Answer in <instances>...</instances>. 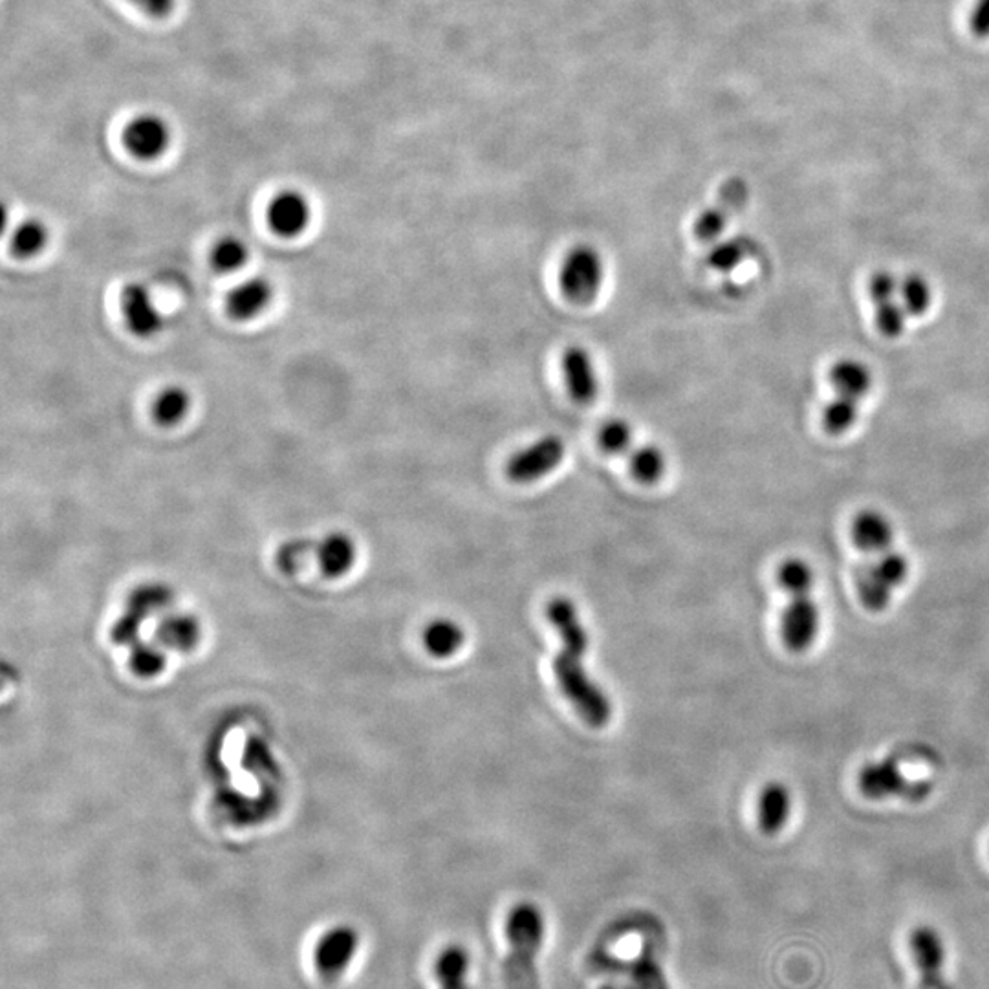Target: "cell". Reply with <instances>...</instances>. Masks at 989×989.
I'll return each instance as SVG.
<instances>
[{
  "mask_svg": "<svg viewBox=\"0 0 989 989\" xmlns=\"http://www.w3.org/2000/svg\"><path fill=\"white\" fill-rule=\"evenodd\" d=\"M546 614L563 641V649L554 660V674L562 693L590 728H605L612 717V704L609 694L594 682L583 666L590 636L583 627L576 604L568 598H554Z\"/></svg>",
  "mask_w": 989,
  "mask_h": 989,
  "instance_id": "obj_1",
  "label": "cell"
},
{
  "mask_svg": "<svg viewBox=\"0 0 989 989\" xmlns=\"http://www.w3.org/2000/svg\"><path fill=\"white\" fill-rule=\"evenodd\" d=\"M777 581L784 593L790 596H804L814 593L815 571L808 562L801 557H790L781 563Z\"/></svg>",
  "mask_w": 989,
  "mask_h": 989,
  "instance_id": "obj_27",
  "label": "cell"
},
{
  "mask_svg": "<svg viewBox=\"0 0 989 989\" xmlns=\"http://www.w3.org/2000/svg\"><path fill=\"white\" fill-rule=\"evenodd\" d=\"M598 442L605 453L625 455V453H630V447L635 442V429L625 420H609L599 429Z\"/></svg>",
  "mask_w": 989,
  "mask_h": 989,
  "instance_id": "obj_31",
  "label": "cell"
},
{
  "mask_svg": "<svg viewBox=\"0 0 989 989\" xmlns=\"http://www.w3.org/2000/svg\"><path fill=\"white\" fill-rule=\"evenodd\" d=\"M851 537L857 550L867 556H882L895 548V524L879 509H862L852 521Z\"/></svg>",
  "mask_w": 989,
  "mask_h": 989,
  "instance_id": "obj_12",
  "label": "cell"
},
{
  "mask_svg": "<svg viewBox=\"0 0 989 989\" xmlns=\"http://www.w3.org/2000/svg\"><path fill=\"white\" fill-rule=\"evenodd\" d=\"M605 282V260L590 244H577L565 255L559 270L563 296L585 307L596 301Z\"/></svg>",
  "mask_w": 989,
  "mask_h": 989,
  "instance_id": "obj_4",
  "label": "cell"
},
{
  "mask_svg": "<svg viewBox=\"0 0 989 989\" xmlns=\"http://www.w3.org/2000/svg\"><path fill=\"white\" fill-rule=\"evenodd\" d=\"M899 302L909 318H921L933 305V288L926 277L909 274L899 281Z\"/></svg>",
  "mask_w": 989,
  "mask_h": 989,
  "instance_id": "obj_25",
  "label": "cell"
},
{
  "mask_svg": "<svg viewBox=\"0 0 989 989\" xmlns=\"http://www.w3.org/2000/svg\"><path fill=\"white\" fill-rule=\"evenodd\" d=\"M162 641L169 647L189 649L198 638V627L190 618H173L162 627Z\"/></svg>",
  "mask_w": 989,
  "mask_h": 989,
  "instance_id": "obj_33",
  "label": "cell"
},
{
  "mask_svg": "<svg viewBox=\"0 0 989 989\" xmlns=\"http://www.w3.org/2000/svg\"><path fill=\"white\" fill-rule=\"evenodd\" d=\"M821 610L812 594L790 596L781 618V636L789 651L801 655L814 647L820 638Z\"/></svg>",
  "mask_w": 989,
  "mask_h": 989,
  "instance_id": "obj_7",
  "label": "cell"
},
{
  "mask_svg": "<svg viewBox=\"0 0 989 989\" xmlns=\"http://www.w3.org/2000/svg\"><path fill=\"white\" fill-rule=\"evenodd\" d=\"M857 789L870 801L905 800L910 803L926 800L931 786L910 783L895 756L868 761L857 772Z\"/></svg>",
  "mask_w": 989,
  "mask_h": 989,
  "instance_id": "obj_5",
  "label": "cell"
},
{
  "mask_svg": "<svg viewBox=\"0 0 989 989\" xmlns=\"http://www.w3.org/2000/svg\"><path fill=\"white\" fill-rule=\"evenodd\" d=\"M190 409V394L186 387L169 385L158 392L153 403L156 422L165 427L181 424Z\"/></svg>",
  "mask_w": 989,
  "mask_h": 989,
  "instance_id": "obj_21",
  "label": "cell"
},
{
  "mask_svg": "<svg viewBox=\"0 0 989 989\" xmlns=\"http://www.w3.org/2000/svg\"><path fill=\"white\" fill-rule=\"evenodd\" d=\"M907 312L898 299L874 305V323L878 332L887 339H898L907 327Z\"/></svg>",
  "mask_w": 989,
  "mask_h": 989,
  "instance_id": "obj_32",
  "label": "cell"
},
{
  "mask_svg": "<svg viewBox=\"0 0 989 989\" xmlns=\"http://www.w3.org/2000/svg\"><path fill=\"white\" fill-rule=\"evenodd\" d=\"M969 28L980 39L989 38V0H977L969 17Z\"/></svg>",
  "mask_w": 989,
  "mask_h": 989,
  "instance_id": "obj_35",
  "label": "cell"
},
{
  "mask_svg": "<svg viewBox=\"0 0 989 989\" xmlns=\"http://www.w3.org/2000/svg\"><path fill=\"white\" fill-rule=\"evenodd\" d=\"M565 456L566 444L563 439L557 434H546L509 459L506 475L517 484H532L556 472Z\"/></svg>",
  "mask_w": 989,
  "mask_h": 989,
  "instance_id": "obj_6",
  "label": "cell"
},
{
  "mask_svg": "<svg viewBox=\"0 0 989 989\" xmlns=\"http://www.w3.org/2000/svg\"><path fill=\"white\" fill-rule=\"evenodd\" d=\"M360 947V935L354 927L339 926L330 929L316 946V969L327 980H336L347 971Z\"/></svg>",
  "mask_w": 989,
  "mask_h": 989,
  "instance_id": "obj_10",
  "label": "cell"
},
{
  "mask_svg": "<svg viewBox=\"0 0 989 989\" xmlns=\"http://www.w3.org/2000/svg\"><path fill=\"white\" fill-rule=\"evenodd\" d=\"M748 198H750V189H748L746 182L741 178H731L725 182L713 206L700 213L697 223H694V235L700 243H719L730 224V218L735 217L736 213L746 207Z\"/></svg>",
  "mask_w": 989,
  "mask_h": 989,
  "instance_id": "obj_9",
  "label": "cell"
},
{
  "mask_svg": "<svg viewBox=\"0 0 989 989\" xmlns=\"http://www.w3.org/2000/svg\"><path fill=\"white\" fill-rule=\"evenodd\" d=\"M354 540L343 534H332L319 546V562L330 576H341L354 565Z\"/></svg>",
  "mask_w": 989,
  "mask_h": 989,
  "instance_id": "obj_24",
  "label": "cell"
},
{
  "mask_svg": "<svg viewBox=\"0 0 989 989\" xmlns=\"http://www.w3.org/2000/svg\"><path fill=\"white\" fill-rule=\"evenodd\" d=\"M268 223L279 237H299L310 224L307 196L293 189L279 193L268 207Z\"/></svg>",
  "mask_w": 989,
  "mask_h": 989,
  "instance_id": "obj_15",
  "label": "cell"
},
{
  "mask_svg": "<svg viewBox=\"0 0 989 989\" xmlns=\"http://www.w3.org/2000/svg\"><path fill=\"white\" fill-rule=\"evenodd\" d=\"M128 153L140 159H156L171 143L169 125L156 114H142L128 123L123 133Z\"/></svg>",
  "mask_w": 989,
  "mask_h": 989,
  "instance_id": "obj_14",
  "label": "cell"
},
{
  "mask_svg": "<svg viewBox=\"0 0 989 989\" xmlns=\"http://www.w3.org/2000/svg\"><path fill=\"white\" fill-rule=\"evenodd\" d=\"M50 231L39 218H28L11 235V251L19 259H32L47 248Z\"/></svg>",
  "mask_w": 989,
  "mask_h": 989,
  "instance_id": "obj_26",
  "label": "cell"
},
{
  "mask_svg": "<svg viewBox=\"0 0 989 989\" xmlns=\"http://www.w3.org/2000/svg\"><path fill=\"white\" fill-rule=\"evenodd\" d=\"M562 365L571 400L581 405L593 403L599 394V380L590 352L585 347L571 344L563 354Z\"/></svg>",
  "mask_w": 989,
  "mask_h": 989,
  "instance_id": "obj_13",
  "label": "cell"
},
{
  "mask_svg": "<svg viewBox=\"0 0 989 989\" xmlns=\"http://www.w3.org/2000/svg\"><path fill=\"white\" fill-rule=\"evenodd\" d=\"M145 13L156 19H164L175 8V0H133Z\"/></svg>",
  "mask_w": 989,
  "mask_h": 989,
  "instance_id": "obj_36",
  "label": "cell"
},
{
  "mask_svg": "<svg viewBox=\"0 0 989 989\" xmlns=\"http://www.w3.org/2000/svg\"><path fill=\"white\" fill-rule=\"evenodd\" d=\"M909 557L895 548L873 557V562L863 566L856 577L859 604L868 612H884L893 604L896 590L909 579Z\"/></svg>",
  "mask_w": 989,
  "mask_h": 989,
  "instance_id": "obj_3",
  "label": "cell"
},
{
  "mask_svg": "<svg viewBox=\"0 0 989 989\" xmlns=\"http://www.w3.org/2000/svg\"><path fill=\"white\" fill-rule=\"evenodd\" d=\"M433 973L439 989H473L472 955L462 944H450L434 958Z\"/></svg>",
  "mask_w": 989,
  "mask_h": 989,
  "instance_id": "obj_17",
  "label": "cell"
},
{
  "mask_svg": "<svg viewBox=\"0 0 989 989\" xmlns=\"http://www.w3.org/2000/svg\"><path fill=\"white\" fill-rule=\"evenodd\" d=\"M629 989H671L661 964L652 952L643 951L630 964Z\"/></svg>",
  "mask_w": 989,
  "mask_h": 989,
  "instance_id": "obj_29",
  "label": "cell"
},
{
  "mask_svg": "<svg viewBox=\"0 0 989 989\" xmlns=\"http://www.w3.org/2000/svg\"><path fill=\"white\" fill-rule=\"evenodd\" d=\"M466 632L453 619H434L424 630V647L434 658H450L461 651Z\"/></svg>",
  "mask_w": 989,
  "mask_h": 989,
  "instance_id": "obj_20",
  "label": "cell"
},
{
  "mask_svg": "<svg viewBox=\"0 0 989 989\" xmlns=\"http://www.w3.org/2000/svg\"><path fill=\"white\" fill-rule=\"evenodd\" d=\"M868 296H870L873 305L895 301L899 296L898 277L887 270L876 271V274L870 277V281H868Z\"/></svg>",
  "mask_w": 989,
  "mask_h": 989,
  "instance_id": "obj_34",
  "label": "cell"
},
{
  "mask_svg": "<svg viewBox=\"0 0 989 989\" xmlns=\"http://www.w3.org/2000/svg\"><path fill=\"white\" fill-rule=\"evenodd\" d=\"M630 473L641 484H657L667 472V456L657 445H641L629 453Z\"/></svg>",
  "mask_w": 989,
  "mask_h": 989,
  "instance_id": "obj_23",
  "label": "cell"
},
{
  "mask_svg": "<svg viewBox=\"0 0 989 989\" xmlns=\"http://www.w3.org/2000/svg\"><path fill=\"white\" fill-rule=\"evenodd\" d=\"M122 312L128 330L142 339L158 336L165 327V318L153 293L142 282H131L122 291Z\"/></svg>",
  "mask_w": 989,
  "mask_h": 989,
  "instance_id": "obj_11",
  "label": "cell"
},
{
  "mask_svg": "<svg viewBox=\"0 0 989 989\" xmlns=\"http://www.w3.org/2000/svg\"><path fill=\"white\" fill-rule=\"evenodd\" d=\"M504 935L508 957L504 977L508 989H539L537 958L545 946L546 916L534 902H518L506 915Z\"/></svg>",
  "mask_w": 989,
  "mask_h": 989,
  "instance_id": "obj_2",
  "label": "cell"
},
{
  "mask_svg": "<svg viewBox=\"0 0 989 989\" xmlns=\"http://www.w3.org/2000/svg\"><path fill=\"white\" fill-rule=\"evenodd\" d=\"M274 297L271 282L265 277H251L229 291L228 312L238 321H248L265 312Z\"/></svg>",
  "mask_w": 989,
  "mask_h": 989,
  "instance_id": "obj_18",
  "label": "cell"
},
{
  "mask_svg": "<svg viewBox=\"0 0 989 989\" xmlns=\"http://www.w3.org/2000/svg\"><path fill=\"white\" fill-rule=\"evenodd\" d=\"M859 419V402L847 396H837L823 411V429L831 436L848 433Z\"/></svg>",
  "mask_w": 989,
  "mask_h": 989,
  "instance_id": "obj_28",
  "label": "cell"
},
{
  "mask_svg": "<svg viewBox=\"0 0 989 989\" xmlns=\"http://www.w3.org/2000/svg\"><path fill=\"white\" fill-rule=\"evenodd\" d=\"M794 812L792 790L781 781L764 784L756 797V823L766 836H775L789 825L790 815Z\"/></svg>",
  "mask_w": 989,
  "mask_h": 989,
  "instance_id": "obj_16",
  "label": "cell"
},
{
  "mask_svg": "<svg viewBox=\"0 0 989 989\" xmlns=\"http://www.w3.org/2000/svg\"><path fill=\"white\" fill-rule=\"evenodd\" d=\"M828 381L837 396H847L862 402L873 389V371L863 361L843 358L836 361L828 371Z\"/></svg>",
  "mask_w": 989,
  "mask_h": 989,
  "instance_id": "obj_19",
  "label": "cell"
},
{
  "mask_svg": "<svg viewBox=\"0 0 989 989\" xmlns=\"http://www.w3.org/2000/svg\"><path fill=\"white\" fill-rule=\"evenodd\" d=\"M753 254V243L750 238L735 237L725 238L713 244V248L709 249L708 265L713 270L730 274L736 270L744 260L750 259Z\"/></svg>",
  "mask_w": 989,
  "mask_h": 989,
  "instance_id": "obj_22",
  "label": "cell"
},
{
  "mask_svg": "<svg viewBox=\"0 0 989 989\" xmlns=\"http://www.w3.org/2000/svg\"><path fill=\"white\" fill-rule=\"evenodd\" d=\"M249 259L248 244L240 237H224L215 244L212 265L215 270L231 274L243 268Z\"/></svg>",
  "mask_w": 989,
  "mask_h": 989,
  "instance_id": "obj_30",
  "label": "cell"
},
{
  "mask_svg": "<svg viewBox=\"0 0 989 989\" xmlns=\"http://www.w3.org/2000/svg\"><path fill=\"white\" fill-rule=\"evenodd\" d=\"M909 951L920 989H946L947 947L935 927L920 926L910 933Z\"/></svg>",
  "mask_w": 989,
  "mask_h": 989,
  "instance_id": "obj_8",
  "label": "cell"
}]
</instances>
